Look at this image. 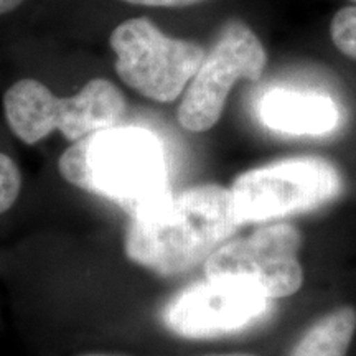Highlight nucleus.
<instances>
[{"label": "nucleus", "instance_id": "6e6552de", "mask_svg": "<svg viewBox=\"0 0 356 356\" xmlns=\"http://www.w3.org/2000/svg\"><path fill=\"white\" fill-rule=\"evenodd\" d=\"M267 297L252 282L207 277L180 292L163 310L168 330L184 338H215L238 332L267 309Z\"/></svg>", "mask_w": 356, "mask_h": 356}, {"label": "nucleus", "instance_id": "dca6fc26", "mask_svg": "<svg viewBox=\"0 0 356 356\" xmlns=\"http://www.w3.org/2000/svg\"><path fill=\"white\" fill-rule=\"evenodd\" d=\"M84 356H114V355H84Z\"/></svg>", "mask_w": 356, "mask_h": 356}, {"label": "nucleus", "instance_id": "4468645a", "mask_svg": "<svg viewBox=\"0 0 356 356\" xmlns=\"http://www.w3.org/2000/svg\"><path fill=\"white\" fill-rule=\"evenodd\" d=\"M24 0H0V15L15 10Z\"/></svg>", "mask_w": 356, "mask_h": 356}, {"label": "nucleus", "instance_id": "39448f33", "mask_svg": "<svg viewBox=\"0 0 356 356\" xmlns=\"http://www.w3.org/2000/svg\"><path fill=\"white\" fill-rule=\"evenodd\" d=\"M341 186L340 173L330 162L304 157L244 172L229 190L244 225L317 208L338 197Z\"/></svg>", "mask_w": 356, "mask_h": 356}, {"label": "nucleus", "instance_id": "9d476101", "mask_svg": "<svg viewBox=\"0 0 356 356\" xmlns=\"http://www.w3.org/2000/svg\"><path fill=\"white\" fill-rule=\"evenodd\" d=\"M356 330V310L340 307L307 330L291 356H346Z\"/></svg>", "mask_w": 356, "mask_h": 356}, {"label": "nucleus", "instance_id": "20e7f679", "mask_svg": "<svg viewBox=\"0 0 356 356\" xmlns=\"http://www.w3.org/2000/svg\"><path fill=\"white\" fill-rule=\"evenodd\" d=\"M115 53V73L139 92L157 102L181 96L207 51L198 43L168 37L147 17L119 24L109 37Z\"/></svg>", "mask_w": 356, "mask_h": 356}, {"label": "nucleus", "instance_id": "7ed1b4c3", "mask_svg": "<svg viewBox=\"0 0 356 356\" xmlns=\"http://www.w3.org/2000/svg\"><path fill=\"white\" fill-rule=\"evenodd\" d=\"M163 147L152 132L115 126L88 136L84 191L113 200L131 216L168 191Z\"/></svg>", "mask_w": 356, "mask_h": 356}, {"label": "nucleus", "instance_id": "9b49d317", "mask_svg": "<svg viewBox=\"0 0 356 356\" xmlns=\"http://www.w3.org/2000/svg\"><path fill=\"white\" fill-rule=\"evenodd\" d=\"M330 37L338 51L356 60V6L340 8L333 15Z\"/></svg>", "mask_w": 356, "mask_h": 356}, {"label": "nucleus", "instance_id": "1a4fd4ad", "mask_svg": "<svg viewBox=\"0 0 356 356\" xmlns=\"http://www.w3.org/2000/svg\"><path fill=\"white\" fill-rule=\"evenodd\" d=\"M259 113L267 127L296 136L327 134L335 129L340 119L330 97L287 89H275L266 95Z\"/></svg>", "mask_w": 356, "mask_h": 356}, {"label": "nucleus", "instance_id": "0eeeda50", "mask_svg": "<svg viewBox=\"0 0 356 356\" xmlns=\"http://www.w3.org/2000/svg\"><path fill=\"white\" fill-rule=\"evenodd\" d=\"M302 236L291 225H270L251 236L225 243L204 261L207 277H236L252 282L267 299L296 293L304 282L297 257Z\"/></svg>", "mask_w": 356, "mask_h": 356}, {"label": "nucleus", "instance_id": "f03ea898", "mask_svg": "<svg viewBox=\"0 0 356 356\" xmlns=\"http://www.w3.org/2000/svg\"><path fill=\"white\" fill-rule=\"evenodd\" d=\"M126 97L109 79L88 81L78 95L58 97L37 79H20L7 89L3 111L8 127L25 144H37L53 131L76 142L91 134L119 126Z\"/></svg>", "mask_w": 356, "mask_h": 356}, {"label": "nucleus", "instance_id": "423d86ee", "mask_svg": "<svg viewBox=\"0 0 356 356\" xmlns=\"http://www.w3.org/2000/svg\"><path fill=\"white\" fill-rule=\"evenodd\" d=\"M266 65L267 53L259 37L243 22H229L186 86L178 122L190 132L210 131L220 121L234 84L239 79L257 81Z\"/></svg>", "mask_w": 356, "mask_h": 356}, {"label": "nucleus", "instance_id": "f3484780", "mask_svg": "<svg viewBox=\"0 0 356 356\" xmlns=\"http://www.w3.org/2000/svg\"><path fill=\"white\" fill-rule=\"evenodd\" d=\"M353 2H355V3H356V0H353Z\"/></svg>", "mask_w": 356, "mask_h": 356}, {"label": "nucleus", "instance_id": "2eb2a0df", "mask_svg": "<svg viewBox=\"0 0 356 356\" xmlns=\"http://www.w3.org/2000/svg\"><path fill=\"white\" fill-rule=\"evenodd\" d=\"M218 356H252V355H243V353H234V355H218Z\"/></svg>", "mask_w": 356, "mask_h": 356}, {"label": "nucleus", "instance_id": "f8f14e48", "mask_svg": "<svg viewBox=\"0 0 356 356\" xmlns=\"http://www.w3.org/2000/svg\"><path fill=\"white\" fill-rule=\"evenodd\" d=\"M22 188V173L8 155L0 152V215L10 210Z\"/></svg>", "mask_w": 356, "mask_h": 356}, {"label": "nucleus", "instance_id": "ddd939ff", "mask_svg": "<svg viewBox=\"0 0 356 356\" xmlns=\"http://www.w3.org/2000/svg\"><path fill=\"white\" fill-rule=\"evenodd\" d=\"M121 2L132 3V6H142V7L181 8V7L197 6V3H203L207 2V0H121Z\"/></svg>", "mask_w": 356, "mask_h": 356}, {"label": "nucleus", "instance_id": "f257e3e1", "mask_svg": "<svg viewBox=\"0 0 356 356\" xmlns=\"http://www.w3.org/2000/svg\"><path fill=\"white\" fill-rule=\"evenodd\" d=\"M239 225L233 195L225 186L168 190L132 215L126 254L159 275L181 274L207 261Z\"/></svg>", "mask_w": 356, "mask_h": 356}]
</instances>
